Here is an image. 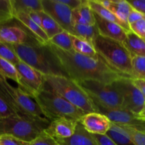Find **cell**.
I'll list each match as a JSON object with an SVG mask.
<instances>
[{"label": "cell", "mask_w": 145, "mask_h": 145, "mask_svg": "<svg viewBox=\"0 0 145 145\" xmlns=\"http://www.w3.org/2000/svg\"><path fill=\"white\" fill-rule=\"evenodd\" d=\"M132 8L137 10L145 15V0H133L128 1Z\"/></svg>", "instance_id": "cell-39"}, {"label": "cell", "mask_w": 145, "mask_h": 145, "mask_svg": "<svg viewBox=\"0 0 145 145\" xmlns=\"http://www.w3.org/2000/svg\"><path fill=\"white\" fill-rule=\"evenodd\" d=\"M28 15L29 16L30 18L37 24V25H39L40 27H41V24H42V22H41V16H40V14L38 13V11H33V12L28 13Z\"/></svg>", "instance_id": "cell-42"}, {"label": "cell", "mask_w": 145, "mask_h": 145, "mask_svg": "<svg viewBox=\"0 0 145 145\" xmlns=\"http://www.w3.org/2000/svg\"><path fill=\"white\" fill-rule=\"evenodd\" d=\"M48 43L65 51H72V45L70 33L66 31H62L60 33L54 35L49 39Z\"/></svg>", "instance_id": "cell-28"}, {"label": "cell", "mask_w": 145, "mask_h": 145, "mask_svg": "<svg viewBox=\"0 0 145 145\" xmlns=\"http://www.w3.org/2000/svg\"><path fill=\"white\" fill-rule=\"evenodd\" d=\"M0 145H30V142L9 135H0Z\"/></svg>", "instance_id": "cell-34"}, {"label": "cell", "mask_w": 145, "mask_h": 145, "mask_svg": "<svg viewBox=\"0 0 145 145\" xmlns=\"http://www.w3.org/2000/svg\"><path fill=\"white\" fill-rule=\"evenodd\" d=\"M40 14V16L41 18V28L44 30V32L47 35L49 39L54 36V35H57V34L60 33L64 30L60 26L59 24L53 19L50 16L45 14L44 11H38Z\"/></svg>", "instance_id": "cell-27"}, {"label": "cell", "mask_w": 145, "mask_h": 145, "mask_svg": "<svg viewBox=\"0 0 145 145\" xmlns=\"http://www.w3.org/2000/svg\"><path fill=\"white\" fill-rule=\"evenodd\" d=\"M144 18H145L144 14L132 8L130 13H129V17H128V24H129V25H130V24H134V23L136 22L139 20L144 19Z\"/></svg>", "instance_id": "cell-37"}, {"label": "cell", "mask_w": 145, "mask_h": 145, "mask_svg": "<svg viewBox=\"0 0 145 145\" xmlns=\"http://www.w3.org/2000/svg\"><path fill=\"white\" fill-rule=\"evenodd\" d=\"M92 44L98 55L112 69L126 77L134 78L132 56L123 43L99 35Z\"/></svg>", "instance_id": "cell-3"}, {"label": "cell", "mask_w": 145, "mask_h": 145, "mask_svg": "<svg viewBox=\"0 0 145 145\" xmlns=\"http://www.w3.org/2000/svg\"><path fill=\"white\" fill-rule=\"evenodd\" d=\"M15 67L20 76L18 87L33 99L44 88V75L22 61Z\"/></svg>", "instance_id": "cell-11"}, {"label": "cell", "mask_w": 145, "mask_h": 145, "mask_svg": "<svg viewBox=\"0 0 145 145\" xmlns=\"http://www.w3.org/2000/svg\"><path fill=\"white\" fill-rule=\"evenodd\" d=\"M51 121L34 120L21 116L0 117V135H9L31 142L47 128Z\"/></svg>", "instance_id": "cell-7"}, {"label": "cell", "mask_w": 145, "mask_h": 145, "mask_svg": "<svg viewBox=\"0 0 145 145\" xmlns=\"http://www.w3.org/2000/svg\"><path fill=\"white\" fill-rule=\"evenodd\" d=\"M129 28L134 33L145 40V18L130 24Z\"/></svg>", "instance_id": "cell-35"}, {"label": "cell", "mask_w": 145, "mask_h": 145, "mask_svg": "<svg viewBox=\"0 0 145 145\" xmlns=\"http://www.w3.org/2000/svg\"><path fill=\"white\" fill-rule=\"evenodd\" d=\"M86 92L95 106L106 109H118L123 107V100L120 93L112 84H106L95 80L76 82Z\"/></svg>", "instance_id": "cell-8"}, {"label": "cell", "mask_w": 145, "mask_h": 145, "mask_svg": "<svg viewBox=\"0 0 145 145\" xmlns=\"http://www.w3.org/2000/svg\"><path fill=\"white\" fill-rule=\"evenodd\" d=\"M33 99L41 109L44 117L50 121L58 118H67L79 122L86 113L44 86Z\"/></svg>", "instance_id": "cell-6"}, {"label": "cell", "mask_w": 145, "mask_h": 145, "mask_svg": "<svg viewBox=\"0 0 145 145\" xmlns=\"http://www.w3.org/2000/svg\"><path fill=\"white\" fill-rule=\"evenodd\" d=\"M14 18L11 0H0V24Z\"/></svg>", "instance_id": "cell-32"}, {"label": "cell", "mask_w": 145, "mask_h": 145, "mask_svg": "<svg viewBox=\"0 0 145 145\" xmlns=\"http://www.w3.org/2000/svg\"><path fill=\"white\" fill-rule=\"evenodd\" d=\"M43 11L55 20L64 30L72 34V10L59 0H41Z\"/></svg>", "instance_id": "cell-12"}, {"label": "cell", "mask_w": 145, "mask_h": 145, "mask_svg": "<svg viewBox=\"0 0 145 145\" xmlns=\"http://www.w3.org/2000/svg\"><path fill=\"white\" fill-rule=\"evenodd\" d=\"M14 18L18 20L21 24H22L28 29V31L30 33H31L41 43H48V40H49L48 37L47 36V35L44 32V30L41 28V27L37 25L30 18L28 14H26V13L23 12L18 13V14H16L14 15Z\"/></svg>", "instance_id": "cell-18"}, {"label": "cell", "mask_w": 145, "mask_h": 145, "mask_svg": "<svg viewBox=\"0 0 145 145\" xmlns=\"http://www.w3.org/2000/svg\"><path fill=\"white\" fill-rule=\"evenodd\" d=\"M44 86L55 92L85 113H98L93 102L86 92L71 78L57 75H44Z\"/></svg>", "instance_id": "cell-4"}, {"label": "cell", "mask_w": 145, "mask_h": 145, "mask_svg": "<svg viewBox=\"0 0 145 145\" xmlns=\"http://www.w3.org/2000/svg\"><path fill=\"white\" fill-rule=\"evenodd\" d=\"M80 123L91 135H106L111 125V121L101 113H85L80 120Z\"/></svg>", "instance_id": "cell-14"}, {"label": "cell", "mask_w": 145, "mask_h": 145, "mask_svg": "<svg viewBox=\"0 0 145 145\" xmlns=\"http://www.w3.org/2000/svg\"><path fill=\"white\" fill-rule=\"evenodd\" d=\"M72 21L73 24L95 25V19L94 13L91 10L87 1H82L80 7L72 10Z\"/></svg>", "instance_id": "cell-19"}, {"label": "cell", "mask_w": 145, "mask_h": 145, "mask_svg": "<svg viewBox=\"0 0 145 145\" xmlns=\"http://www.w3.org/2000/svg\"><path fill=\"white\" fill-rule=\"evenodd\" d=\"M70 36L72 41V50L75 52L89 57L98 56V53L92 42L76 35L70 34Z\"/></svg>", "instance_id": "cell-24"}, {"label": "cell", "mask_w": 145, "mask_h": 145, "mask_svg": "<svg viewBox=\"0 0 145 145\" xmlns=\"http://www.w3.org/2000/svg\"><path fill=\"white\" fill-rule=\"evenodd\" d=\"M95 24L100 35L123 43L127 38V32L122 26L115 23L103 19L94 14Z\"/></svg>", "instance_id": "cell-16"}, {"label": "cell", "mask_w": 145, "mask_h": 145, "mask_svg": "<svg viewBox=\"0 0 145 145\" xmlns=\"http://www.w3.org/2000/svg\"><path fill=\"white\" fill-rule=\"evenodd\" d=\"M136 116L137 118L139 119V120H144V121H145V103L144 104L143 108H142L141 111L139 112V114L136 115Z\"/></svg>", "instance_id": "cell-43"}, {"label": "cell", "mask_w": 145, "mask_h": 145, "mask_svg": "<svg viewBox=\"0 0 145 145\" xmlns=\"http://www.w3.org/2000/svg\"><path fill=\"white\" fill-rule=\"evenodd\" d=\"M98 145H117L107 135H92Z\"/></svg>", "instance_id": "cell-38"}, {"label": "cell", "mask_w": 145, "mask_h": 145, "mask_svg": "<svg viewBox=\"0 0 145 145\" xmlns=\"http://www.w3.org/2000/svg\"><path fill=\"white\" fill-rule=\"evenodd\" d=\"M132 63L134 77L145 79V57H132Z\"/></svg>", "instance_id": "cell-31"}, {"label": "cell", "mask_w": 145, "mask_h": 145, "mask_svg": "<svg viewBox=\"0 0 145 145\" xmlns=\"http://www.w3.org/2000/svg\"><path fill=\"white\" fill-rule=\"evenodd\" d=\"M107 135L117 145H135L130 136L121 125L111 122V125Z\"/></svg>", "instance_id": "cell-22"}, {"label": "cell", "mask_w": 145, "mask_h": 145, "mask_svg": "<svg viewBox=\"0 0 145 145\" xmlns=\"http://www.w3.org/2000/svg\"><path fill=\"white\" fill-rule=\"evenodd\" d=\"M30 145H60L58 142L43 131L35 140L30 142Z\"/></svg>", "instance_id": "cell-33"}, {"label": "cell", "mask_w": 145, "mask_h": 145, "mask_svg": "<svg viewBox=\"0 0 145 145\" xmlns=\"http://www.w3.org/2000/svg\"><path fill=\"white\" fill-rule=\"evenodd\" d=\"M88 4L94 14H97L103 19L118 24L120 26H122L127 33L125 25L117 18L116 16L113 13H112L109 9L105 8L103 6L101 5L99 1H97V0H88Z\"/></svg>", "instance_id": "cell-25"}, {"label": "cell", "mask_w": 145, "mask_h": 145, "mask_svg": "<svg viewBox=\"0 0 145 145\" xmlns=\"http://www.w3.org/2000/svg\"><path fill=\"white\" fill-rule=\"evenodd\" d=\"M78 123L71 119H55L51 120L44 132L54 139H68L74 135Z\"/></svg>", "instance_id": "cell-15"}, {"label": "cell", "mask_w": 145, "mask_h": 145, "mask_svg": "<svg viewBox=\"0 0 145 145\" xmlns=\"http://www.w3.org/2000/svg\"><path fill=\"white\" fill-rule=\"evenodd\" d=\"M0 57L6 59L15 66L20 62V59L11 45L0 40Z\"/></svg>", "instance_id": "cell-30"}, {"label": "cell", "mask_w": 145, "mask_h": 145, "mask_svg": "<svg viewBox=\"0 0 145 145\" xmlns=\"http://www.w3.org/2000/svg\"><path fill=\"white\" fill-rule=\"evenodd\" d=\"M18 116L0 96V117L7 118Z\"/></svg>", "instance_id": "cell-36"}, {"label": "cell", "mask_w": 145, "mask_h": 145, "mask_svg": "<svg viewBox=\"0 0 145 145\" xmlns=\"http://www.w3.org/2000/svg\"><path fill=\"white\" fill-rule=\"evenodd\" d=\"M132 82L133 84L139 89V91L142 93L144 97L145 98V79H138V78H133Z\"/></svg>", "instance_id": "cell-40"}, {"label": "cell", "mask_w": 145, "mask_h": 145, "mask_svg": "<svg viewBox=\"0 0 145 145\" xmlns=\"http://www.w3.org/2000/svg\"><path fill=\"white\" fill-rule=\"evenodd\" d=\"M132 78L122 76L112 84L121 94L123 100V110L137 115L145 103V98L133 84Z\"/></svg>", "instance_id": "cell-9"}, {"label": "cell", "mask_w": 145, "mask_h": 145, "mask_svg": "<svg viewBox=\"0 0 145 145\" xmlns=\"http://www.w3.org/2000/svg\"><path fill=\"white\" fill-rule=\"evenodd\" d=\"M0 74L5 78L11 79L18 84L20 76L15 66L6 59L0 57Z\"/></svg>", "instance_id": "cell-29"}, {"label": "cell", "mask_w": 145, "mask_h": 145, "mask_svg": "<svg viewBox=\"0 0 145 145\" xmlns=\"http://www.w3.org/2000/svg\"><path fill=\"white\" fill-rule=\"evenodd\" d=\"M0 40L9 45L41 43L15 18L0 24Z\"/></svg>", "instance_id": "cell-10"}, {"label": "cell", "mask_w": 145, "mask_h": 145, "mask_svg": "<svg viewBox=\"0 0 145 145\" xmlns=\"http://www.w3.org/2000/svg\"><path fill=\"white\" fill-rule=\"evenodd\" d=\"M0 96L18 116L34 120H48L38 105L20 88L11 86L0 74Z\"/></svg>", "instance_id": "cell-5"}, {"label": "cell", "mask_w": 145, "mask_h": 145, "mask_svg": "<svg viewBox=\"0 0 145 145\" xmlns=\"http://www.w3.org/2000/svg\"><path fill=\"white\" fill-rule=\"evenodd\" d=\"M59 1L62 4L68 6L72 10L78 8L82 3V0H59Z\"/></svg>", "instance_id": "cell-41"}, {"label": "cell", "mask_w": 145, "mask_h": 145, "mask_svg": "<svg viewBox=\"0 0 145 145\" xmlns=\"http://www.w3.org/2000/svg\"><path fill=\"white\" fill-rule=\"evenodd\" d=\"M14 17L18 13L28 14L33 11H43L41 0H11Z\"/></svg>", "instance_id": "cell-23"}, {"label": "cell", "mask_w": 145, "mask_h": 145, "mask_svg": "<svg viewBox=\"0 0 145 145\" xmlns=\"http://www.w3.org/2000/svg\"><path fill=\"white\" fill-rule=\"evenodd\" d=\"M47 45L57 57L68 77L75 82L95 80L112 84L125 76L112 69L98 54L96 57H89L74 50H63L48 42Z\"/></svg>", "instance_id": "cell-1"}, {"label": "cell", "mask_w": 145, "mask_h": 145, "mask_svg": "<svg viewBox=\"0 0 145 145\" xmlns=\"http://www.w3.org/2000/svg\"><path fill=\"white\" fill-rule=\"evenodd\" d=\"M97 112L106 116L112 123L129 126L139 130H145V121L137 118L136 115L123 109H106L95 106Z\"/></svg>", "instance_id": "cell-13"}, {"label": "cell", "mask_w": 145, "mask_h": 145, "mask_svg": "<svg viewBox=\"0 0 145 145\" xmlns=\"http://www.w3.org/2000/svg\"><path fill=\"white\" fill-rule=\"evenodd\" d=\"M60 145H98L92 135L90 134L78 123L75 133L68 139H55Z\"/></svg>", "instance_id": "cell-17"}, {"label": "cell", "mask_w": 145, "mask_h": 145, "mask_svg": "<svg viewBox=\"0 0 145 145\" xmlns=\"http://www.w3.org/2000/svg\"><path fill=\"white\" fill-rule=\"evenodd\" d=\"M81 38L86 40L89 42H93L94 40L99 35L98 27L95 25H82V24H73L72 34Z\"/></svg>", "instance_id": "cell-26"}, {"label": "cell", "mask_w": 145, "mask_h": 145, "mask_svg": "<svg viewBox=\"0 0 145 145\" xmlns=\"http://www.w3.org/2000/svg\"><path fill=\"white\" fill-rule=\"evenodd\" d=\"M132 8L130 4L125 0H112L108 8L125 25L127 32L131 31L128 24V17Z\"/></svg>", "instance_id": "cell-20"}, {"label": "cell", "mask_w": 145, "mask_h": 145, "mask_svg": "<svg viewBox=\"0 0 145 145\" xmlns=\"http://www.w3.org/2000/svg\"><path fill=\"white\" fill-rule=\"evenodd\" d=\"M20 60L44 75L68 77L47 43L11 45Z\"/></svg>", "instance_id": "cell-2"}, {"label": "cell", "mask_w": 145, "mask_h": 145, "mask_svg": "<svg viewBox=\"0 0 145 145\" xmlns=\"http://www.w3.org/2000/svg\"><path fill=\"white\" fill-rule=\"evenodd\" d=\"M123 45L129 51L132 57L134 56L145 57V40L132 31L127 33V38Z\"/></svg>", "instance_id": "cell-21"}]
</instances>
